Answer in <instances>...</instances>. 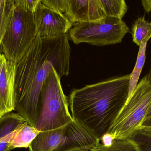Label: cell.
<instances>
[{"label": "cell", "instance_id": "12", "mask_svg": "<svg viewBox=\"0 0 151 151\" xmlns=\"http://www.w3.org/2000/svg\"><path fill=\"white\" fill-rule=\"evenodd\" d=\"M40 131L26 122L17 130L11 143L12 149L29 148L31 144L37 136Z\"/></svg>", "mask_w": 151, "mask_h": 151}, {"label": "cell", "instance_id": "23", "mask_svg": "<svg viewBox=\"0 0 151 151\" xmlns=\"http://www.w3.org/2000/svg\"><path fill=\"white\" fill-rule=\"evenodd\" d=\"M141 127H151V117L144 120Z\"/></svg>", "mask_w": 151, "mask_h": 151}, {"label": "cell", "instance_id": "9", "mask_svg": "<svg viewBox=\"0 0 151 151\" xmlns=\"http://www.w3.org/2000/svg\"><path fill=\"white\" fill-rule=\"evenodd\" d=\"M16 66L0 54V118L15 111Z\"/></svg>", "mask_w": 151, "mask_h": 151}, {"label": "cell", "instance_id": "4", "mask_svg": "<svg viewBox=\"0 0 151 151\" xmlns=\"http://www.w3.org/2000/svg\"><path fill=\"white\" fill-rule=\"evenodd\" d=\"M99 140L73 121L50 131L40 132L29 147L30 151H72L94 149Z\"/></svg>", "mask_w": 151, "mask_h": 151}, {"label": "cell", "instance_id": "14", "mask_svg": "<svg viewBox=\"0 0 151 151\" xmlns=\"http://www.w3.org/2000/svg\"><path fill=\"white\" fill-rule=\"evenodd\" d=\"M133 41L139 46L148 42L151 38V22L144 17L137 19L132 27Z\"/></svg>", "mask_w": 151, "mask_h": 151}, {"label": "cell", "instance_id": "17", "mask_svg": "<svg viewBox=\"0 0 151 151\" xmlns=\"http://www.w3.org/2000/svg\"><path fill=\"white\" fill-rule=\"evenodd\" d=\"M95 151H140L135 144L129 138L115 139L112 144L106 146L99 142L94 149Z\"/></svg>", "mask_w": 151, "mask_h": 151}, {"label": "cell", "instance_id": "5", "mask_svg": "<svg viewBox=\"0 0 151 151\" xmlns=\"http://www.w3.org/2000/svg\"><path fill=\"white\" fill-rule=\"evenodd\" d=\"M151 103V85L147 75L137 84L126 104L121 110L108 134L115 139L129 138L142 126Z\"/></svg>", "mask_w": 151, "mask_h": 151}, {"label": "cell", "instance_id": "3", "mask_svg": "<svg viewBox=\"0 0 151 151\" xmlns=\"http://www.w3.org/2000/svg\"><path fill=\"white\" fill-rule=\"evenodd\" d=\"M61 79L53 67L42 85L40 113L35 127L40 132L55 130L73 121Z\"/></svg>", "mask_w": 151, "mask_h": 151}, {"label": "cell", "instance_id": "19", "mask_svg": "<svg viewBox=\"0 0 151 151\" xmlns=\"http://www.w3.org/2000/svg\"><path fill=\"white\" fill-rule=\"evenodd\" d=\"M48 8L65 15L68 10L69 0H41Z\"/></svg>", "mask_w": 151, "mask_h": 151}, {"label": "cell", "instance_id": "21", "mask_svg": "<svg viewBox=\"0 0 151 151\" xmlns=\"http://www.w3.org/2000/svg\"><path fill=\"white\" fill-rule=\"evenodd\" d=\"M115 138L112 135L107 133L102 137L100 141H102V144L105 146H108L112 144Z\"/></svg>", "mask_w": 151, "mask_h": 151}, {"label": "cell", "instance_id": "7", "mask_svg": "<svg viewBox=\"0 0 151 151\" xmlns=\"http://www.w3.org/2000/svg\"><path fill=\"white\" fill-rule=\"evenodd\" d=\"M129 31L122 20L106 17L101 23L74 24L69 31L68 36L75 44L86 43L102 47L119 43Z\"/></svg>", "mask_w": 151, "mask_h": 151}, {"label": "cell", "instance_id": "11", "mask_svg": "<svg viewBox=\"0 0 151 151\" xmlns=\"http://www.w3.org/2000/svg\"><path fill=\"white\" fill-rule=\"evenodd\" d=\"M27 122L19 113L11 112L0 118V151L13 150L11 143L17 129Z\"/></svg>", "mask_w": 151, "mask_h": 151}, {"label": "cell", "instance_id": "13", "mask_svg": "<svg viewBox=\"0 0 151 151\" xmlns=\"http://www.w3.org/2000/svg\"><path fill=\"white\" fill-rule=\"evenodd\" d=\"M15 9L14 0H0V54L4 37Z\"/></svg>", "mask_w": 151, "mask_h": 151}, {"label": "cell", "instance_id": "1", "mask_svg": "<svg viewBox=\"0 0 151 151\" xmlns=\"http://www.w3.org/2000/svg\"><path fill=\"white\" fill-rule=\"evenodd\" d=\"M69 40L68 33L44 38L37 34L17 64L15 111L32 126L35 127L40 116L42 88L52 67L61 78L70 74Z\"/></svg>", "mask_w": 151, "mask_h": 151}, {"label": "cell", "instance_id": "20", "mask_svg": "<svg viewBox=\"0 0 151 151\" xmlns=\"http://www.w3.org/2000/svg\"><path fill=\"white\" fill-rule=\"evenodd\" d=\"M16 7L28 12L34 13L40 0H14Z\"/></svg>", "mask_w": 151, "mask_h": 151}, {"label": "cell", "instance_id": "6", "mask_svg": "<svg viewBox=\"0 0 151 151\" xmlns=\"http://www.w3.org/2000/svg\"><path fill=\"white\" fill-rule=\"evenodd\" d=\"M37 35L34 13L15 6L2 42L1 53L8 60L17 64L27 52Z\"/></svg>", "mask_w": 151, "mask_h": 151}, {"label": "cell", "instance_id": "18", "mask_svg": "<svg viewBox=\"0 0 151 151\" xmlns=\"http://www.w3.org/2000/svg\"><path fill=\"white\" fill-rule=\"evenodd\" d=\"M128 138L135 144L139 151H151V132L140 128Z\"/></svg>", "mask_w": 151, "mask_h": 151}, {"label": "cell", "instance_id": "16", "mask_svg": "<svg viewBox=\"0 0 151 151\" xmlns=\"http://www.w3.org/2000/svg\"><path fill=\"white\" fill-rule=\"evenodd\" d=\"M106 17L122 20L127 11V5L124 0H100Z\"/></svg>", "mask_w": 151, "mask_h": 151}, {"label": "cell", "instance_id": "24", "mask_svg": "<svg viewBox=\"0 0 151 151\" xmlns=\"http://www.w3.org/2000/svg\"><path fill=\"white\" fill-rule=\"evenodd\" d=\"M151 117V103L150 106V108H149V110H148V112H147V114H146V117H145V119Z\"/></svg>", "mask_w": 151, "mask_h": 151}, {"label": "cell", "instance_id": "22", "mask_svg": "<svg viewBox=\"0 0 151 151\" xmlns=\"http://www.w3.org/2000/svg\"><path fill=\"white\" fill-rule=\"evenodd\" d=\"M142 4L146 12H151V0H143Z\"/></svg>", "mask_w": 151, "mask_h": 151}, {"label": "cell", "instance_id": "10", "mask_svg": "<svg viewBox=\"0 0 151 151\" xmlns=\"http://www.w3.org/2000/svg\"><path fill=\"white\" fill-rule=\"evenodd\" d=\"M65 15L73 25L76 23H101L106 18L100 0H69Z\"/></svg>", "mask_w": 151, "mask_h": 151}, {"label": "cell", "instance_id": "2", "mask_svg": "<svg viewBox=\"0 0 151 151\" xmlns=\"http://www.w3.org/2000/svg\"><path fill=\"white\" fill-rule=\"evenodd\" d=\"M130 74L74 90L69 97L73 118L100 141L127 100Z\"/></svg>", "mask_w": 151, "mask_h": 151}, {"label": "cell", "instance_id": "8", "mask_svg": "<svg viewBox=\"0 0 151 151\" xmlns=\"http://www.w3.org/2000/svg\"><path fill=\"white\" fill-rule=\"evenodd\" d=\"M34 16L37 34L42 38L65 34L73 26L64 14L48 8L41 0Z\"/></svg>", "mask_w": 151, "mask_h": 151}, {"label": "cell", "instance_id": "25", "mask_svg": "<svg viewBox=\"0 0 151 151\" xmlns=\"http://www.w3.org/2000/svg\"><path fill=\"white\" fill-rule=\"evenodd\" d=\"M147 78L148 82L150 83V85H151V68L150 72L147 75Z\"/></svg>", "mask_w": 151, "mask_h": 151}, {"label": "cell", "instance_id": "15", "mask_svg": "<svg viewBox=\"0 0 151 151\" xmlns=\"http://www.w3.org/2000/svg\"><path fill=\"white\" fill-rule=\"evenodd\" d=\"M147 43H143L140 46L136 63L133 72L130 74L129 82V91L127 100L131 97L135 89L140 78L142 70L146 59V49Z\"/></svg>", "mask_w": 151, "mask_h": 151}, {"label": "cell", "instance_id": "26", "mask_svg": "<svg viewBox=\"0 0 151 151\" xmlns=\"http://www.w3.org/2000/svg\"><path fill=\"white\" fill-rule=\"evenodd\" d=\"M72 151H95L94 149H80Z\"/></svg>", "mask_w": 151, "mask_h": 151}, {"label": "cell", "instance_id": "27", "mask_svg": "<svg viewBox=\"0 0 151 151\" xmlns=\"http://www.w3.org/2000/svg\"><path fill=\"white\" fill-rule=\"evenodd\" d=\"M142 128L143 129H145V130H147V131H149V132H151V127H140Z\"/></svg>", "mask_w": 151, "mask_h": 151}]
</instances>
